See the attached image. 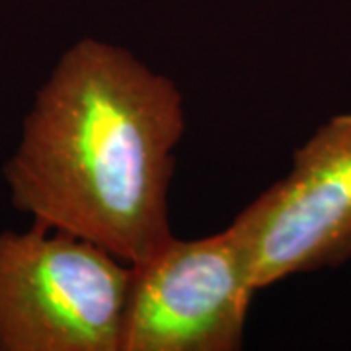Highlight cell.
I'll return each mask as SVG.
<instances>
[{
	"mask_svg": "<svg viewBox=\"0 0 351 351\" xmlns=\"http://www.w3.org/2000/svg\"><path fill=\"white\" fill-rule=\"evenodd\" d=\"M186 129L174 78L123 45L78 39L38 88L2 166L10 205L129 265L143 262L174 237L170 189Z\"/></svg>",
	"mask_w": 351,
	"mask_h": 351,
	"instance_id": "cell-1",
	"label": "cell"
},
{
	"mask_svg": "<svg viewBox=\"0 0 351 351\" xmlns=\"http://www.w3.org/2000/svg\"><path fill=\"white\" fill-rule=\"evenodd\" d=\"M131 265L32 223L0 230V351H121Z\"/></svg>",
	"mask_w": 351,
	"mask_h": 351,
	"instance_id": "cell-2",
	"label": "cell"
},
{
	"mask_svg": "<svg viewBox=\"0 0 351 351\" xmlns=\"http://www.w3.org/2000/svg\"><path fill=\"white\" fill-rule=\"evenodd\" d=\"M258 291L351 262V110L293 151L291 168L234 219Z\"/></svg>",
	"mask_w": 351,
	"mask_h": 351,
	"instance_id": "cell-4",
	"label": "cell"
},
{
	"mask_svg": "<svg viewBox=\"0 0 351 351\" xmlns=\"http://www.w3.org/2000/svg\"><path fill=\"white\" fill-rule=\"evenodd\" d=\"M254 287L239 232L170 237L131 265L121 351H239Z\"/></svg>",
	"mask_w": 351,
	"mask_h": 351,
	"instance_id": "cell-3",
	"label": "cell"
}]
</instances>
